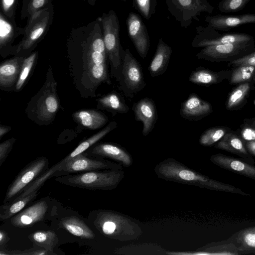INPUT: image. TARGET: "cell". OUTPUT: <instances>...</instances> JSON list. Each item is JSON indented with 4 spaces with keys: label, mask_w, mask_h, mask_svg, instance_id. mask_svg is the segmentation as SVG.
Wrapping results in <instances>:
<instances>
[{
    "label": "cell",
    "mask_w": 255,
    "mask_h": 255,
    "mask_svg": "<svg viewBox=\"0 0 255 255\" xmlns=\"http://www.w3.org/2000/svg\"><path fill=\"white\" fill-rule=\"evenodd\" d=\"M73 116L81 125L91 129L101 128L108 121L104 114L95 110L79 111L75 113Z\"/></svg>",
    "instance_id": "obj_26"
},
{
    "label": "cell",
    "mask_w": 255,
    "mask_h": 255,
    "mask_svg": "<svg viewBox=\"0 0 255 255\" xmlns=\"http://www.w3.org/2000/svg\"><path fill=\"white\" fill-rule=\"evenodd\" d=\"M30 240L36 245L52 252L58 243L56 234L53 231H37L29 236Z\"/></svg>",
    "instance_id": "obj_31"
},
{
    "label": "cell",
    "mask_w": 255,
    "mask_h": 255,
    "mask_svg": "<svg viewBox=\"0 0 255 255\" xmlns=\"http://www.w3.org/2000/svg\"><path fill=\"white\" fill-rule=\"evenodd\" d=\"M38 191H35L25 197L3 203L0 207V220L4 221L11 218L20 212L37 196Z\"/></svg>",
    "instance_id": "obj_28"
},
{
    "label": "cell",
    "mask_w": 255,
    "mask_h": 255,
    "mask_svg": "<svg viewBox=\"0 0 255 255\" xmlns=\"http://www.w3.org/2000/svg\"><path fill=\"white\" fill-rule=\"evenodd\" d=\"M90 156L107 158L120 164L124 167H128L133 163L131 154L122 146L113 143H101L89 149Z\"/></svg>",
    "instance_id": "obj_13"
},
{
    "label": "cell",
    "mask_w": 255,
    "mask_h": 255,
    "mask_svg": "<svg viewBox=\"0 0 255 255\" xmlns=\"http://www.w3.org/2000/svg\"><path fill=\"white\" fill-rule=\"evenodd\" d=\"M253 41V37L246 33H227L211 38L205 37L202 38L196 37L193 41L192 45L194 47H204L218 44L249 43Z\"/></svg>",
    "instance_id": "obj_20"
},
{
    "label": "cell",
    "mask_w": 255,
    "mask_h": 255,
    "mask_svg": "<svg viewBox=\"0 0 255 255\" xmlns=\"http://www.w3.org/2000/svg\"><path fill=\"white\" fill-rule=\"evenodd\" d=\"M65 163V162L62 159L51 168H48L44 172L29 184L19 195L12 201L23 198L32 192L37 191L47 180L52 177L56 176V173L63 169Z\"/></svg>",
    "instance_id": "obj_29"
},
{
    "label": "cell",
    "mask_w": 255,
    "mask_h": 255,
    "mask_svg": "<svg viewBox=\"0 0 255 255\" xmlns=\"http://www.w3.org/2000/svg\"><path fill=\"white\" fill-rule=\"evenodd\" d=\"M156 0H133V6L146 20L155 13Z\"/></svg>",
    "instance_id": "obj_36"
},
{
    "label": "cell",
    "mask_w": 255,
    "mask_h": 255,
    "mask_svg": "<svg viewBox=\"0 0 255 255\" xmlns=\"http://www.w3.org/2000/svg\"><path fill=\"white\" fill-rule=\"evenodd\" d=\"M87 0L88 2L91 5H94L95 4L96 0ZM121 1L126 2L127 0H120Z\"/></svg>",
    "instance_id": "obj_48"
},
{
    "label": "cell",
    "mask_w": 255,
    "mask_h": 255,
    "mask_svg": "<svg viewBox=\"0 0 255 255\" xmlns=\"http://www.w3.org/2000/svg\"><path fill=\"white\" fill-rule=\"evenodd\" d=\"M208 27L214 30L227 31L238 26L255 23V14L238 15H216L207 16L205 19Z\"/></svg>",
    "instance_id": "obj_17"
},
{
    "label": "cell",
    "mask_w": 255,
    "mask_h": 255,
    "mask_svg": "<svg viewBox=\"0 0 255 255\" xmlns=\"http://www.w3.org/2000/svg\"><path fill=\"white\" fill-rule=\"evenodd\" d=\"M60 224L63 228L72 235L82 239H93L95 237L90 227L77 217H65L61 220Z\"/></svg>",
    "instance_id": "obj_24"
},
{
    "label": "cell",
    "mask_w": 255,
    "mask_h": 255,
    "mask_svg": "<svg viewBox=\"0 0 255 255\" xmlns=\"http://www.w3.org/2000/svg\"><path fill=\"white\" fill-rule=\"evenodd\" d=\"M128 36L140 57H146L149 47L150 39L145 25L138 14L130 12L127 18Z\"/></svg>",
    "instance_id": "obj_11"
},
{
    "label": "cell",
    "mask_w": 255,
    "mask_h": 255,
    "mask_svg": "<svg viewBox=\"0 0 255 255\" xmlns=\"http://www.w3.org/2000/svg\"><path fill=\"white\" fill-rule=\"evenodd\" d=\"M68 42L69 47L79 51L86 57L90 74L96 82L111 84L106 65L107 54L99 17L85 25L74 28L70 33Z\"/></svg>",
    "instance_id": "obj_1"
},
{
    "label": "cell",
    "mask_w": 255,
    "mask_h": 255,
    "mask_svg": "<svg viewBox=\"0 0 255 255\" xmlns=\"http://www.w3.org/2000/svg\"><path fill=\"white\" fill-rule=\"evenodd\" d=\"M51 0H22L20 17L28 18L35 12L45 7Z\"/></svg>",
    "instance_id": "obj_34"
},
{
    "label": "cell",
    "mask_w": 255,
    "mask_h": 255,
    "mask_svg": "<svg viewBox=\"0 0 255 255\" xmlns=\"http://www.w3.org/2000/svg\"><path fill=\"white\" fill-rule=\"evenodd\" d=\"M122 63L119 82L124 95L133 97L146 86L142 68L129 49L122 50Z\"/></svg>",
    "instance_id": "obj_7"
},
{
    "label": "cell",
    "mask_w": 255,
    "mask_h": 255,
    "mask_svg": "<svg viewBox=\"0 0 255 255\" xmlns=\"http://www.w3.org/2000/svg\"><path fill=\"white\" fill-rule=\"evenodd\" d=\"M215 147L236 154L250 163L254 164L255 161L245 147L242 140L236 135L233 133H227L220 140Z\"/></svg>",
    "instance_id": "obj_23"
},
{
    "label": "cell",
    "mask_w": 255,
    "mask_h": 255,
    "mask_svg": "<svg viewBox=\"0 0 255 255\" xmlns=\"http://www.w3.org/2000/svg\"><path fill=\"white\" fill-rule=\"evenodd\" d=\"M154 171L160 179L212 190L247 194L231 185L219 182L201 174L174 158H167L156 164Z\"/></svg>",
    "instance_id": "obj_2"
},
{
    "label": "cell",
    "mask_w": 255,
    "mask_h": 255,
    "mask_svg": "<svg viewBox=\"0 0 255 255\" xmlns=\"http://www.w3.org/2000/svg\"><path fill=\"white\" fill-rule=\"evenodd\" d=\"M255 73V67L250 65H241L235 69L232 75L231 82L236 84L251 79Z\"/></svg>",
    "instance_id": "obj_37"
},
{
    "label": "cell",
    "mask_w": 255,
    "mask_h": 255,
    "mask_svg": "<svg viewBox=\"0 0 255 255\" xmlns=\"http://www.w3.org/2000/svg\"><path fill=\"white\" fill-rule=\"evenodd\" d=\"M171 47L160 38L156 51L148 70L150 76L156 77L162 75L166 71L172 54Z\"/></svg>",
    "instance_id": "obj_19"
},
{
    "label": "cell",
    "mask_w": 255,
    "mask_h": 255,
    "mask_svg": "<svg viewBox=\"0 0 255 255\" xmlns=\"http://www.w3.org/2000/svg\"><path fill=\"white\" fill-rule=\"evenodd\" d=\"M117 127V123L115 122H111L106 127L102 130L96 133L95 134L91 136L88 139L84 140L68 155L63 159V161H66L75 157L79 154H80L85 151L86 150L91 147L93 145L96 143L98 141L104 137L106 134L111 131Z\"/></svg>",
    "instance_id": "obj_30"
},
{
    "label": "cell",
    "mask_w": 255,
    "mask_h": 255,
    "mask_svg": "<svg viewBox=\"0 0 255 255\" xmlns=\"http://www.w3.org/2000/svg\"><path fill=\"white\" fill-rule=\"evenodd\" d=\"M242 136L248 141H255V129L252 128H246L242 131Z\"/></svg>",
    "instance_id": "obj_44"
},
{
    "label": "cell",
    "mask_w": 255,
    "mask_h": 255,
    "mask_svg": "<svg viewBox=\"0 0 255 255\" xmlns=\"http://www.w3.org/2000/svg\"><path fill=\"white\" fill-rule=\"evenodd\" d=\"M48 160L43 157L28 164L8 186L3 203L11 201L19 195L29 184L48 169Z\"/></svg>",
    "instance_id": "obj_9"
},
{
    "label": "cell",
    "mask_w": 255,
    "mask_h": 255,
    "mask_svg": "<svg viewBox=\"0 0 255 255\" xmlns=\"http://www.w3.org/2000/svg\"><path fill=\"white\" fill-rule=\"evenodd\" d=\"M236 241L242 250H255V227L246 229L239 233Z\"/></svg>",
    "instance_id": "obj_33"
},
{
    "label": "cell",
    "mask_w": 255,
    "mask_h": 255,
    "mask_svg": "<svg viewBox=\"0 0 255 255\" xmlns=\"http://www.w3.org/2000/svg\"><path fill=\"white\" fill-rule=\"evenodd\" d=\"M218 79L217 74L210 70L201 67L191 73L189 81L197 85H208L215 83Z\"/></svg>",
    "instance_id": "obj_32"
},
{
    "label": "cell",
    "mask_w": 255,
    "mask_h": 255,
    "mask_svg": "<svg viewBox=\"0 0 255 255\" xmlns=\"http://www.w3.org/2000/svg\"><path fill=\"white\" fill-rule=\"evenodd\" d=\"M49 209L47 200H38L11 218L14 227L26 228L41 221L45 218Z\"/></svg>",
    "instance_id": "obj_14"
},
{
    "label": "cell",
    "mask_w": 255,
    "mask_h": 255,
    "mask_svg": "<svg viewBox=\"0 0 255 255\" xmlns=\"http://www.w3.org/2000/svg\"><path fill=\"white\" fill-rule=\"evenodd\" d=\"M24 28L17 26L15 21L8 18L0 12V50L8 48L16 37L24 35Z\"/></svg>",
    "instance_id": "obj_21"
},
{
    "label": "cell",
    "mask_w": 255,
    "mask_h": 255,
    "mask_svg": "<svg viewBox=\"0 0 255 255\" xmlns=\"http://www.w3.org/2000/svg\"><path fill=\"white\" fill-rule=\"evenodd\" d=\"M250 88L249 83L240 85L230 94L227 101V108L228 109L235 107L244 100Z\"/></svg>",
    "instance_id": "obj_38"
},
{
    "label": "cell",
    "mask_w": 255,
    "mask_h": 255,
    "mask_svg": "<svg viewBox=\"0 0 255 255\" xmlns=\"http://www.w3.org/2000/svg\"><path fill=\"white\" fill-rule=\"evenodd\" d=\"M248 151L255 156V141H249L246 143Z\"/></svg>",
    "instance_id": "obj_46"
},
{
    "label": "cell",
    "mask_w": 255,
    "mask_h": 255,
    "mask_svg": "<svg viewBox=\"0 0 255 255\" xmlns=\"http://www.w3.org/2000/svg\"><path fill=\"white\" fill-rule=\"evenodd\" d=\"M37 53H32L28 57L23 60L18 79L16 84V89L19 90L25 83L34 63Z\"/></svg>",
    "instance_id": "obj_39"
},
{
    "label": "cell",
    "mask_w": 255,
    "mask_h": 255,
    "mask_svg": "<svg viewBox=\"0 0 255 255\" xmlns=\"http://www.w3.org/2000/svg\"><path fill=\"white\" fill-rule=\"evenodd\" d=\"M53 13L51 1L28 18L23 38L16 46V53L29 51L45 36L52 24Z\"/></svg>",
    "instance_id": "obj_6"
},
{
    "label": "cell",
    "mask_w": 255,
    "mask_h": 255,
    "mask_svg": "<svg viewBox=\"0 0 255 255\" xmlns=\"http://www.w3.org/2000/svg\"><path fill=\"white\" fill-rule=\"evenodd\" d=\"M95 228L105 236L120 241L138 239L142 235L141 227L130 217L109 210H98L90 214Z\"/></svg>",
    "instance_id": "obj_3"
},
{
    "label": "cell",
    "mask_w": 255,
    "mask_h": 255,
    "mask_svg": "<svg viewBox=\"0 0 255 255\" xmlns=\"http://www.w3.org/2000/svg\"><path fill=\"white\" fill-rule=\"evenodd\" d=\"M102 23L104 41L111 65L112 73L119 81L122 67V48L120 41V23L113 10L99 17Z\"/></svg>",
    "instance_id": "obj_5"
},
{
    "label": "cell",
    "mask_w": 255,
    "mask_h": 255,
    "mask_svg": "<svg viewBox=\"0 0 255 255\" xmlns=\"http://www.w3.org/2000/svg\"><path fill=\"white\" fill-rule=\"evenodd\" d=\"M15 141V139L11 138L6 140L0 144V165L5 161L10 151L12 146Z\"/></svg>",
    "instance_id": "obj_42"
},
{
    "label": "cell",
    "mask_w": 255,
    "mask_h": 255,
    "mask_svg": "<svg viewBox=\"0 0 255 255\" xmlns=\"http://www.w3.org/2000/svg\"><path fill=\"white\" fill-rule=\"evenodd\" d=\"M250 0H222L218 5L219 9L223 12H237L244 8Z\"/></svg>",
    "instance_id": "obj_40"
},
{
    "label": "cell",
    "mask_w": 255,
    "mask_h": 255,
    "mask_svg": "<svg viewBox=\"0 0 255 255\" xmlns=\"http://www.w3.org/2000/svg\"><path fill=\"white\" fill-rule=\"evenodd\" d=\"M253 43H229L210 45L203 47L198 53L196 57L199 59L209 60H218L219 59L233 56L246 50Z\"/></svg>",
    "instance_id": "obj_15"
},
{
    "label": "cell",
    "mask_w": 255,
    "mask_h": 255,
    "mask_svg": "<svg viewBox=\"0 0 255 255\" xmlns=\"http://www.w3.org/2000/svg\"><path fill=\"white\" fill-rule=\"evenodd\" d=\"M8 240L7 234L4 231L0 230V246L2 247L4 246Z\"/></svg>",
    "instance_id": "obj_45"
},
{
    "label": "cell",
    "mask_w": 255,
    "mask_h": 255,
    "mask_svg": "<svg viewBox=\"0 0 255 255\" xmlns=\"http://www.w3.org/2000/svg\"><path fill=\"white\" fill-rule=\"evenodd\" d=\"M98 103L102 108L112 112L113 115L127 114L129 111L124 98L115 91L99 99Z\"/></svg>",
    "instance_id": "obj_27"
},
{
    "label": "cell",
    "mask_w": 255,
    "mask_h": 255,
    "mask_svg": "<svg viewBox=\"0 0 255 255\" xmlns=\"http://www.w3.org/2000/svg\"><path fill=\"white\" fill-rule=\"evenodd\" d=\"M169 13L182 27L190 26L193 19L199 21L202 12L212 13L214 7L207 0H165Z\"/></svg>",
    "instance_id": "obj_8"
},
{
    "label": "cell",
    "mask_w": 255,
    "mask_h": 255,
    "mask_svg": "<svg viewBox=\"0 0 255 255\" xmlns=\"http://www.w3.org/2000/svg\"><path fill=\"white\" fill-rule=\"evenodd\" d=\"M18 0H1V11L9 19L15 20Z\"/></svg>",
    "instance_id": "obj_41"
},
{
    "label": "cell",
    "mask_w": 255,
    "mask_h": 255,
    "mask_svg": "<svg viewBox=\"0 0 255 255\" xmlns=\"http://www.w3.org/2000/svg\"><path fill=\"white\" fill-rule=\"evenodd\" d=\"M38 102L37 113L42 120L51 119L59 107L57 97L54 92L45 91Z\"/></svg>",
    "instance_id": "obj_25"
},
{
    "label": "cell",
    "mask_w": 255,
    "mask_h": 255,
    "mask_svg": "<svg viewBox=\"0 0 255 255\" xmlns=\"http://www.w3.org/2000/svg\"><path fill=\"white\" fill-rule=\"evenodd\" d=\"M11 128L9 127L2 126H1L0 127V138L4 135L5 133H6L9 130H10Z\"/></svg>",
    "instance_id": "obj_47"
},
{
    "label": "cell",
    "mask_w": 255,
    "mask_h": 255,
    "mask_svg": "<svg viewBox=\"0 0 255 255\" xmlns=\"http://www.w3.org/2000/svg\"><path fill=\"white\" fill-rule=\"evenodd\" d=\"M135 119L143 124L142 134L145 136L153 130L158 119L156 105L151 98L145 97L132 106Z\"/></svg>",
    "instance_id": "obj_12"
},
{
    "label": "cell",
    "mask_w": 255,
    "mask_h": 255,
    "mask_svg": "<svg viewBox=\"0 0 255 255\" xmlns=\"http://www.w3.org/2000/svg\"><path fill=\"white\" fill-rule=\"evenodd\" d=\"M210 160L221 168L255 180V166L251 164L222 154L212 155Z\"/></svg>",
    "instance_id": "obj_18"
},
{
    "label": "cell",
    "mask_w": 255,
    "mask_h": 255,
    "mask_svg": "<svg viewBox=\"0 0 255 255\" xmlns=\"http://www.w3.org/2000/svg\"><path fill=\"white\" fill-rule=\"evenodd\" d=\"M226 134L225 129L221 128H213L206 130L200 137V144L209 146L220 140Z\"/></svg>",
    "instance_id": "obj_35"
},
{
    "label": "cell",
    "mask_w": 255,
    "mask_h": 255,
    "mask_svg": "<svg viewBox=\"0 0 255 255\" xmlns=\"http://www.w3.org/2000/svg\"><path fill=\"white\" fill-rule=\"evenodd\" d=\"M22 57H15L2 62L0 66V86L7 87L12 86L18 79Z\"/></svg>",
    "instance_id": "obj_22"
},
{
    "label": "cell",
    "mask_w": 255,
    "mask_h": 255,
    "mask_svg": "<svg viewBox=\"0 0 255 255\" xmlns=\"http://www.w3.org/2000/svg\"><path fill=\"white\" fill-rule=\"evenodd\" d=\"M231 64L236 66L250 65L255 67V51L233 60L231 62Z\"/></svg>",
    "instance_id": "obj_43"
},
{
    "label": "cell",
    "mask_w": 255,
    "mask_h": 255,
    "mask_svg": "<svg viewBox=\"0 0 255 255\" xmlns=\"http://www.w3.org/2000/svg\"><path fill=\"white\" fill-rule=\"evenodd\" d=\"M212 110L209 103L192 93L181 104L179 114L188 121H198L209 115Z\"/></svg>",
    "instance_id": "obj_16"
},
{
    "label": "cell",
    "mask_w": 255,
    "mask_h": 255,
    "mask_svg": "<svg viewBox=\"0 0 255 255\" xmlns=\"http://www.w3.org/2000/svg\"><path fill=\"white\" fill-rule=\"evenodd\" d=\"M124 177L123 169L99 170L57 176L55 180L75 187L113 190L118 187Z\"/></svg>",
    "instance_id": "obj_4"
},
{
    "label": "cell",
    "mask_w": 255,
    "mask_h": 255,
    "mask_svg": "<svg viewBox=\"0 0 255 255\" xmlns=\"http://www.w3.org/2000/svg\"><path fill=\"white\" fill-rule=\"evenodd\" d=\"M120 164L103 158H90L83 153L66 161L56 176L99 170L123 169Z\"/></svg>",
    "instance_id": "obj_10"
}]
</instances>
